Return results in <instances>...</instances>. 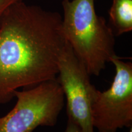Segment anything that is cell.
<instances>
[{
  "label": "cell",
  "instance_id": "1",
  "mask_svg": "<svg viewBox=\"0 0 132 132\" xmlns=\"http://www.w3.org/2000/svg\"><path fill=\"white\" fill-rule=\"evenodd\" d=\"M57 12L14 3L0 23V104L14 92L56 78L60 57L67 42Z\"/></svg>",
  "mask_w": 132,
  "mask_h": 132
},
{
  "label": "cell",
  "instance_id": "2",
  "mask_svg": "<svg viewBox=\"0 0 132 132\" xmlns=\"http://www.w3.org/2000/svg\"><path fill=\"white\" fill-rule=\"evenodd\" d=\"M62 6L66 40L89 75L98 76L116 55L113 29L97 14L95 0H62Z\"/></svg>",
  "mask_w": 132,
  "mask_h": 132
},
{
  "label": "cell",
  "instance_id": "3",
  "mask_svg": "<svg viewBox=\"0 0 132 132\" xmlns=\"http://www.w3.org/2000/svg\"><path fill=\"white\" fill-rule=\"evenodd\" d=\"M14 97V108L0 118V132H32L39 126H54L64 105L63 90L56 78L16 90Z\"/></svg>",
  "mask_w": 132,
  "mask_h": 132
},
{
  "label": "cell",
  "instance_id": "4",
  "mask_svg": "<svg viewBox=\"0 0 132 132\" xmlns=\"http://www.w3.org/2000/svg\"><path fill=\"white\" fill-rule=\"evenodd\" d=\"M110 62L116 73L111 87L97 90L92 107V124L98 132H116L132 125V63L116 55Z\"/></svg>",
  "mask_w": 132,
  "mask_h": 132
},
{
  "label": "cell",
  "instance_id": "5",
  "mask_svg": "<svg viewBox=\"0 0 132 132\" xmlns=\"http://www.w3.org/2000/svg\"><path fill=\"white\" fill-rule=\"evenodd\" d=\"M90 76L67 43L59 59L56 79L66 97L68 119L78 125L81 132H94L92 107L97 89Z\"/></svg>",
  "mask_w": 132,
  "mask_h": 132
},
{
  "label": "cell",
  "instance_id": "6",
  "mask_svg": "<svg viewBox=\"0 0 132 132\" xmlns=\"http://www.w3.org/2000/svg\"><path fill=\"white\" fill-rule=\"evenodd\" d=\"M109 20L115 36L132 30V0H113Z\"/></svg>",
  "mask_w": 132,
  "mask_h": 132
},
{
  "label": "cell",
  "instance_id": "7",
  "mask_svg": "<svg viewBox=\"0 0 132 132\" xmlns=\"http://www.w3.org/2000/svg\"><path fill=\"white\" fill-rule=\"evenodd\" d=\"M20 0H0V23L5 11L11 5Z\"/></svg>",
  "mask_w": 132,
  "mask_h": 132
},
{
  "label": "cell",
  "instance_id": "8",
  "mask_svg": "<svg viewBox=\"0 0 132 132\" xmlns=\"http://www.w3.org/2000/svg\"><path fill=\"white\" fill-rule=\"evenodd\" d=\"M64 132H81L78 126L70 119L67 120V126Z\"/></svg>",
  "mask_w": 132,
  "mask_h": 132
},
{
  "label": "cell",
  "instance_id": "9",
  "mask_svg": "<svg viewBox=\"0 0 132 132\" xmlns=\"http://www.w3.org/2000/svg\"><path fill=\"white\" fill-rule=\"evenodd\" d=\"M128 132H132V128H131V127H130V131H128Z\"/></svg>",
  "mask_w": 132,
  "mask_h": 132
}]
</instances>
